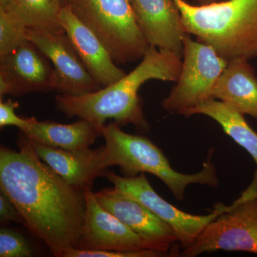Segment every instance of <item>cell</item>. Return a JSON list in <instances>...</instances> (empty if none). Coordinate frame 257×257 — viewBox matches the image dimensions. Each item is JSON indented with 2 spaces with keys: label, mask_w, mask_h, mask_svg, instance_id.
Wrapping results in <instances>:
<instances>
[{
  "label": "cell",
  "mask_w": 257,
  "mask_h": 257,
  "mask_svg": "<svg viewBox=\"0 0 257 257\" xmlns=\"http://www.w3.org/2000/svg\"><path fill=\"white\" fill-rule=\"evenodd\" d=\"M19 151L0 150V189L25 225L56 257L78 248L86 215L84 189L70 185L37 155L20 131Z\"/></svg>",
  "instance_id": "1"
},
{
  "label": "cell",
  "mask_w": 257,
  "mask_h": 257,
  "mask_svg": "<svg viewBox=\"0 0 257 257\" xmlns=\"http://www.w3.org/2000/svg\"><path fill=\"white\" fill-rule=\"evenodd\" d=\"M182 58L175 52L150 46L141 62L130 74L89 94H58L55 98L56 107L69 118L87 120L101 130L106 120L113 119L120 126L133 124L147 133L150 126L144 115L139 89L150 79L176 82L180 74Z\"/></svg>",
  "instance_id": "2"
},
{
  "label": "cell",
  "mask_w": 257,
  "mask_h": 257,
  "mask_svg": "<svg viewBox=\"0 0 257 257\" xmlns=\"http://www.w3.org/2000/svg\"><path fill=\"white\" fill-rule=\"evenodd\" d=\"M102 136L105 139L100 156V167L103 171L111 166H119L124 177L150 174L164 182L179 201L183 200L189 184L211 187L219 186L217 171L211 162L213 149L209 150L202 170L188 175L174 170L162 150L150 139L125 133L115 121L104 126Z\"/></svg>",
  "instance_id": "3"
},
{
  "label": "cell",
  "mask_w": 257,
  "mask_h": 257,
  "mask_svg": "<svg viewBox=\"0 0 257 257\" xmlns=\"http://www.w3.org/2000/svg\"><path fill=\"white\" fill-rule=\"evenodd\" d=\"M185 31L221 57H257V0H226L204 6L175 0Z\"/></svg>",
  "instance_id": "4"
},
{
  "label": "cell",
  "mask_w": 257,
  "mask_h": 257,
  "mask_svg": "<svg viewBox=\"0 0 257 257\" xmlns=\"http://www.w3.org/2000/svg\"><path fill=\"white\" fill-rule=\"evenodd\" d=\"M63 5L99 39L117 65L143 58L150 47L130 0H64Z\"/></svg>",
  "instance_id": "5"
},
{
  "label": "cell",
  "mask_w": 257,
  "mask_h": 257,
  "mask_svg": "<svg viewBox=\"0 0 257 257\" xmlns=\"http://www.w3.org/2000/svg\"><path fill=\"white\" fill-rule=\"evenodd\" d=\"M228 62L211 45L184 39L180 74L170 94L162 101V108L172 114L186 116L191 109L213 98V92Z\"/></svg>",
  "instance_id": "6"
},
{
  "label": "cell",
  "mask_w": 257,
  "mask_h": 257,
  "mask_svg": "<svg viewBox=\"0 0 257 257\" xmlns=\"http://www.w3.org/2000/svg\"><path fill=\"white\" fill-rule=\"evenodd\" d=\"M219 250L257 255V170L243 200L211 221L179 256L194 257Z\"/></svg>",
  "instance_id": "7"
},
{
  "label": "cell",
  "mask_w": 257,
  "mask_h": 257,
  "mask_svg": "<svg viewBox=\"0 0 257 257\" xmlns=\"http://www.w3.org/2000/svg\"><path fill=\"white\" fill-rule=\"evenodd\" d=\"M103 177L111 182L115 189L142 203L170 225L177 235L182 250L189 248L211 221L236 207L245 197L243 192L231 205L218 203L208 215H194L184 212L160 197L147 180L145 173L126 177L106 170Z\"/></svg>",
  "instance_id": "8"
},
{
  "label": "cell",
  "mask_w": 257,
  "mask_h": 257,
  "mask_svg": "<svg viewBox=\"0 0 257 257\" xmlns=\"http://www.w3.org/2000/svg\"><path fill=\"white\" fill-rule=\"evenodd\" d=\"M55 69L46 56L28 41L0 57V99L5 95L57 91Z\"/></svg>",
  "instance_id": "9"
},
{
  "label": "cell",
  "mask_w": 257,
  "mask_h": 257,
  "mask_svg": "<svg viewBox=\"0 0 257 257\" xmlns=\"http://www.w3.org/2000/svg\"><path fill=\"white\" fill-rule=\"evenodd\" d=\"M28 38L53 66L60 94L84 95L102 88L88 72L65 32L28 28Z\"/></svg>",
  "instance_id": "10"
},
{
  "label": "cell",
  "mask_w": 257,
  "mask_h": 257,
  "mask_svg": "<svg viewBox=\"0 0 257 257\" xmlns=\"http://www.w3.org/2000/svg\"><path fill=\"white\" fill-rule=\"evenodd\" d=\"M84 194L85 220L78 248L116 251H153L143 237L99 204L92 187H85Z\"/></svg>",
  "instance_id": "11"
},
{
  "label": "cell",
  "mask_w": 257,
  "mask_h": 257,
  "mask_svg": "<svg viewBox=\"0 0 257 257\" xmlns=\"http://www.w3.org/2000/svg\"><path fill=\"white\" fill-rule=\"evenodd\" d=\"M96 199L106 210L140 235L152 250L170 256L171 248L178 241L173 229L149 208L117 189L106 188L95 192Z\"/></svg>",
  "instance_id": "12"
},
{
  "label": "cell",
  "mask_w": 257,
  "mask_h": 257,
  "mask_svg": "<svg viewBox=\"0 0 257 257\" xmlns=\"http://www.w3.org/2000/svg\"><path fill=\"white\" fill-rule=\"evenodd\" d=\"M150 46L182 56L187 35L175 0H130Z\"/></svg>",
  "instance_id": "13"
},
{
  "label": "cell",
  "mask_w": 257,
  "mask_h": 257,
  "mask_svg": "<svg viewBox=\"0 0 257 257\" xmlns=\"http://www.w3.org/2000/svg\"><path fill=\"white\" fill-rule=\"evenodd\" d=\"M58 20L88 72L101 87L110 85L126 75L102 42L68 7L62 5Z\"/></svg>",
  "instance_id": "14"
},
{
  "label": "cell",
  "mask_w": 257,
  "mask_h": 257,
  "mask_svg": "<svg viewBox=\"0 0 257 257\" xmlns=\"http://www.w3.org/2000/svg\"><path fill=\"white\" fill-rule=\"evenodd\" d=\"M32 144L40 158L67 183L77 188L92 187L94 179L104 176L105 172L100 167L101 147L96 150L70 151L34 142Z\"/></svg>",
  "instance_id": "15"
},
{
  "label": "cell",
  "mask_w": 257,
  "mask_h": 257,
  "mask_svg": "<svg viewBox=\"0 0 257 257\" xmlns=\"http://www.w3.org/2000/svg\"><path fill=\"white\" fill-rule=\"evenodd\" d=\"M213 98L257 120V77L248 60L235 58L228 62L216 82Z\"/></svg>",
  "instance_id": "16"
},
{
  "label": "cell",
  "mask_w": 257,
  "mask_h": 257,
  "mask_svg": "<svg viewBox=\"0 0 257 257\" xmlns=\"http://www.w3.org/2000/svg\"><path fill=\"white\" fill-rule=\"evenodd\" d=\"M23 133L34 143L70 151L89 148L102 136V130L82 119L69 124L35 119Z\"/></svg>",
  "instance_id": "17"
},
{
  "label": "cell",
  "mask_w": 257,
  "mask_h": 257,
  "mask_svg": "<svg viewBox=\"0 0 257 257\" xmlns=\"http://www.w3.org/2000/svg\"><path fill=\"white\" fill-rule=\"evenodd\" d=\"M194 114L205 115L216 121L228 136L251 155L257 166V133L248 125L244 115L215 99L195 106L186 116Z\"/></svg>",
  "instance_id": "18"
},
{
  "label": "cell",
  "mask_w": 257,
  "mask_h": 257,
  "mask_svg": "<svg viewBox=\"0 0 257 257\" xmlns=\"http://www.w3.org/2000/svg\"><path fill=\"white\" fill-rule=\"evenodd\" d=\"M62 5L55 0H7L0 9L15 13L29 28L64 32L58 20Z\"/></svg>",
  "instance_id": "19"
},
{
  "label": "cell",
  "mask_w": 257,
  "mask_h": 257,
  "mask_svg": "<svg viewBox=\"0 0 257 257\" xmlns=\"http://www.w3.org/2000/svg\"><path fill=\"white\" fill-rule=\"evenodd\" d=\"M28 28L15 13L0 9V57L29 41Z\"/></svg>",
  "instance_id": "20"
},
{
  "label": "cell",
  "mask_w": 257,
  "mask_h": 257,
  "mask_svg": "<svg viewBox=\"0 0 257 257\" xmlns=\"http://www.w3.org/2000/svg\"><path fill=\"white\" fill-rule=\"evenodd\" d=\"M33 255V250L21 234L12 230L1 228L0 256L30 257Z\"/></svg>",
  "instance_id": "21"
},
{
  "label": "cell",
  "mask_w": 257,
  "mask_h": 257,
  "mask_svg": "<svg viewBox=\"0 0 257 257\" xmlns=\"http://www.w3.org/2000/svg\"><path fill=\"white\" fill-rule=\"evenodd\" d=\"M18 101L12 99L3 101L0 99V127L6 126H15L20 131H26L35 121V117L22 118L15 113V109L19 107Z\"/></svg>",
  "instance_id": "22"
},
{
  "label": "cell",
  "mask_w": 257,
  "mask_h": 257,
  "mask_svg": "<svg viewBox=\"0 0 257 257\" xmlns=\"http://www.w3.org/2000/svg\"><path fill=\"white\" fill-rule=\"evenodd\" d=\"M164 256L154 251H116L106 250H85L69 248L62 253V257H157Z\"/></svg>",
  "instance_id": "23"
},
{
  "label": "cell",
  "mask_w": 257,
  "mask_h": 257,
  "mask_svg": "<svg viewBox=\"0 0 257 257\" xmlns=\"http://www.w3.org/2000/svg\"><path fill=\"white\" fill-rule=\"evenodd\" d=\"M0 219L3 221L22 223L18 209L10 198L3 192L0 194Z\"/></svg>",
  "instance_id": "24"
},
{
  "label": "cell",
  "mask_w": 257,
  "mask_h": 257,
  "mask_svg": "<svg viewBox=\"0 0 257 257\" xmlns=\"http://www.w3.org/2000/svg\"><path fill=\"white\" fill-rule=\"evenodd\" d=\"M191 1L193 2V5H198V6H204V5L222 3V2L226 1V0H191Z\"/></svg>",
  "instance_id": "25"
},
{
  "label": "cell",
  "mask_w": 257,
  "mask_h": 257,
  "mask_svg": "<svg viewBox=\"0 0 257 257\" xmlns=\"http://www.w3.org/2000/svg\"><path fill=\"white\" fill-rule=\"evenodd\" d=\"M55 1L57 2V3H59V4L63 5L64 0H55Z\"/></svg>",
  "instance_id": "26"
}]
</instances>
